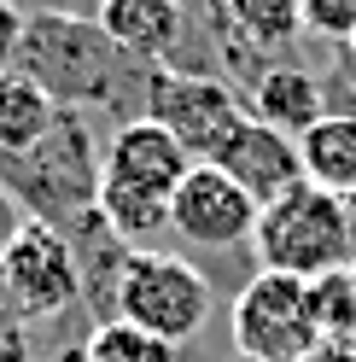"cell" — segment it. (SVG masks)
<instances>
[{
    "label": "cell",
    "instance_id": "5bb4252c",
    "mask_svg": "<svg viewBox=\"0 0 356 362\" xmlns=\"http://www.w3.org/2000/svg\"><path fill=\"white\" fill-rule=\"evenodd\" d=\"M222 24L251 53H269L304 35V0H222Z\"/></svg>",
    "mask_w": 356,
    "mask_h": 362
},
{
    "label": "cell",
    "instance_id": "8992f818",
    "mask_svg": "<svg viewBox=\"0 0 356 362\" xmlns=\"http://www.w3.org/2000/svg\"><path fill=\"white\" fill-rule=\"evenodd\" d=\"M146 117L164 123L187 146L193 164H210L216 146L228 141V129L246 117V105L234 100L228 82H216L205 71H152L146 76Z\"/></svg>",
    "mask_w": 356,
    "mask_h": 362
},
{
    "label": "cell",
    "instance_id": "d4e9b609",
    "mask_svg": "<svg viewBox=\"0 0 356 362\" xmlns=\"http://www.w3.org/2000/svg\"><path fill=\"white\" fill-rule=\"evenodd\" d=\"M0 175H6V158H0Z\"/></svg>",
    "mask_w": 356,
    "mask_h": 362
},
{
    "label": "cell",
    "instance_id": "44dd1931",
    "mask_svg": "<svg viewBox=\"0 0 356 362\" xmlns=\"http://www.w3.org/2000/svg\"><path fill=\"white\" fill-rule=\"evenodd\" d=\"M304 362H356V345H339V339H321Z\"/></svg>",
    "mask_w": 356,
    "mask_h": 362
},
{
    "label": "cell",
    "instance_id": "7402d4cb",
    "mask_svg": "<svg viewBox=\"0 0 356 362\" xmlns=\"http://www.w3.org/2000/svg\"><path fill=\"white\" fill-rule=\"evenodd\" d=\"M18 222H24V216H18V211H12V199L0 193V252H6V240L18 234Z\"/></svg>",
    "mask_w": 356,
    "mask_h": 362
},
{
    "label": "cell",
    "instance_id": "ac0fdd59",
    "mask_svg": "<svg viewBox=\"0 0 356 362\" xmlns=\"http://www.w3.org/2000/svg\"><path fill=\"white\" fill-rule=\"evenodd\" d=\"M304 35L321 41H345L356 35V0H304Z\"/></svg>",
    "mask_w": 356,
    "mask_h": 362
},
{
    "label": "cell",
    "instance_id": "30bf717a",
    "mask_svg": "<svg viewBox=\"0 0 356 362\" xmlns=\"http://www.w3.org/2000/svg\"><path fill=\"white\" fill-rule=\"evenodd\" d=\"M100 30L129 64H164L187 30L175 0H100Z\"/></svg>",
    "mask_w": 356,
    "mask_h": 362
},
{
    "label": "cell",
    "instance_id": "3957f363",
    "mask_svg": "<svg viewBox=\"0 0 356 362\" xmlns=\"http://www.w3.org/2000/svg\"><path fill=\"white\" fill-rule=\"evenodd\" d=\"M210 315V281L187 257L170 252H129L117 269V322L141 327L164 345H182Z\"/></svg>",
    "mask_w": 356,
    "mask_h": 362
},
{
    "label": "cell",
    "instance_id": "4fadbf2b",
    "mask_svg": "<svg viewBox=\"0 0 356 362\" xmlns=\"http://www.w3.org/2000/svg\"><path fill=\"white\" fill-rule=\"evenodd\" d=\"M304 181L333 199H356V117L350 111H327L316 129L298 134Z\"/></svg>",
    "mask_w": 356,
    "mask_h": 362
},
{
    "label": "cell",
    "instance_id": "e0dca14e",
    "mask_svg": "<svg viewBox=\"0 0 356 362\" xmlns=\"http://www.w3.org/2000/svg\"><path fill=\"white\" fill-rule=\"evenodd\" d=\"M309 315H316L321 339L356 345V263L333 269V275H321V281H309Z\"/></svg>",
    "mask_w": 356,
    "mask_h": 362
},
{
    "label": "cell",
    "instance_id": "d6986e66",
    "mask_svg": "<svg viewBox=\"0 0 356 362\" xmlns=\"http://www.w3.org/2000/svg\"><path fill=\"white\" fill-rule=\"evenodd\" d=\"M24 24L30 18L12 6V0H0V71H12L18 64V47H24Z\"/></svg>",
    "mask_w": 356,
    "mask_h": 362
},
{
    "label": "cell",
    "instance_id": "484cf974",
    "mask_svg": "<svg viewBox=\"0 0 356 362\" xmlns=\"http://www.w3.org/2000/svg\"><path fill=\"white\" fill-rule=\"evenodd\" d=\"M350 47H356V35H350Z\"/></svg>",
    "mask_w": 356,
    "mask_h": 362
},
{
    "label": "cell",
    "instance_id": "9a60e30c",
    "mask_svg": "<svg viewBox=\"0 0 356 362\" xmlns=\"http://www.w3.org/2000/svg\"><path fill=\"white\" fill-rule=\"evenodd\" d=\"M100 222L111 228V240L135 245L146 234L170 228V199H152V193H135V187H117V181H100V199H94Z\"/></svg>",
    "mask_w": 356,
    "mask_h": 362
},
{
    "label": "cell",
    "instance_id": "7a4b0ae2",
    "mask_svg": "<svg viewBox=\"0 0 356 362\" xmlns=\"http://www.w3.org/2000/svg\"><path fill=\"white\" fill-rule=\"evenodd\" d=\"M251 245H257V263L269 269V275H292V281H321L333 269L356 263L345 199L309 187V181L257 211Z\"/></svg>",
    "mask_w": 356,
    "mask_h": 362
},
{
    "label": "cell",
    "instance_id": "52a82bcc",
    "mask_svg": "<svg viewBox=\"0 0 356 362\" xmlns=\"http://www.w3.org/2000/svg\"><path fill=\"white\" fill-rule=\"evenodd\" d=\"M170 228L187 245H239L257 228V199L216 164H193L170 199Z\"/></svg>",
    "mask_w": 356,
    "mask_h": 362
},
{
    "label": "cell",
    "instance_id": "9c48e42d",
    "mask_svg": "<svg viewBox=\"0 0 356 362\" xmlns=\"http://www.w3.org/2000/svg\"><path fill=\"white\" fill-rule=\"evenodd\" d=\"M210 164H216L222 175H234L239 187L257 199V211H263V205H275V199H286L292 187H304L298 141H292V134H280V129H269V123H257L251 111L228 129V141L216 146Z\"/></svg>",
    "mask_w": 356,
    "mask_h": 362
},
{
    "label": "cell",
    "instance_id": "ba28073f",
    "mask_svg": "<svg viewBox=\"0 0 356 362\" xmlns=\"http://www.w3.org/2000/svg\"><path fill=\"white\" fill-rule=\"evenodd\" d=\"M187 170H193L187 146L164 123H152L146 111L117 123V134L105 141V158H100V181H117V187H135V193H152V199H175Z\"/></svg>",
    "mask_w": 356,
    "mask_h": 362
},
{
    "label": "cell",
    "instance_id": "277c9868",
    "mask_svg": "<svg viewBox=\"0 0 356 362\" xmlns=\"http://www.w3.org/2000/svg\"><path fill=\"white\" fill-rule=\"evenodd\" d=\"M82 298V257L64 228L24 216L0 252V304L24 322H53Z\"/></svg>",
    "mask_w": 356,
    "mask_h": 362
},
{
    "label": "cell",
    "instance_id": "2e32d148",
    "mask_svg": "<svg viewBox=\"0 0 356 362\" xmlns=\"http://www.w3.org/2000/svg\"><path fill=\"white\" fill-rule=\"evenodd\" d=\"M82 362H182V351L111 315V322H100L82 339Z\"/></svg>",
    "mask_w": 356,
    "mask_h": 362
},
{
    "label": "cell",
    "instance_id": "8fae6325",
    "mask_svg": "<svg viewBox=\"0 0 356 362\" xmlns=\"http://www.w3.org/2000/svg\"><path fill=\"white\" fill-rule=\"evenodd\" d=\"M64 105L24 71H0V158H30L47 134L59 129Z\"/></svg>",
    "mask_w": 356,
    "mask_h": 362
},
{
    "label": "cell",
    "instance_id": "ffe728a7",
    "mask_svg": "<svg viewBox=\"0 0 356 362\" xmlns=\"http://www.w3.org/2000/svg\"><path fill=\"white\" fill-rule=\"evenodd\" d=\"M0 362H30V333H24V315H12L0 304Z\"/></svg>",
    "mask_w": 356,
    "mask_h": 362
},
{
    "label": "cell",
    "instance_id": "6da1fadb",
    "mask_svg": "<svg viewBox=\"0 0 356 362\" xmlns=\"http://www.w3.org/2000/svg\"><path fill=\"white\" fill-rule=\"evenodd\" d=\"M12 71L35 76L59 105H117L123 94V71L129 59L105 41L100 24H88V18H71V12H41L24 24V47H18V64Z\"/></svg>",
    "mask_w": 356,
    "mask_h": 362
},
{
    "label": "cell",
    "instance_id": "5b68a950",
    "mask_svg": "<svg viewBox=\"0 0 356 362\" xmlns=\"http://www.w3.org/2000/svg\"><path fill=\"white\" fill-rule=\"evenodd\" d=\"M321 345L309 315V281L292 275H251V286L234 298V351L246 362H304Z\"/></svg>",
    "mask_w": 356,
    "mask_h": 362
},
{
    "label": "cell",
    "instance_id": "603a6c76",
    "mask_svg": "<svg viewBox=\"0 0 356 362\" xmlns=\"http://www.w3.org/2000/svg\"><path fill=\"white\" fill-rule=\"evenodd\" d=\"M345 211H350V252H356V199H345Z\"/></svg>",
    "mask_w": 356,
    "mask_h": 362
},
{
    "label": "cell",
    "instance_id": "7c38bea8",
    "mask_svg": "<svg viewBox=\"0 0 356 362\" xmlns=\"http://www.w3.org/2000/svg\"><path fill=\"white\" fill-rule=\"evenodd\" d=\"M251 117L298 141L304 129H316V123L327 117V105H321V82L309 76V71H298V64L257 71V82H251Z\"/></svg>",
    "mask_w": 356,
    "mask_h": 362
},
{
    "label": "cell",
    "instance_id": "cb8c5ba5",
    "mask_svg": "<svg viewBox=\"0 0 356 362\" xmlns=\"http://www.w3.org/2000/svg\"><path fill=\"white\" fill-rule=\"evenodd\" d=\"M175 6H182V12H193V6H205V0H175Z\"/></svg>",
    "mask_w": 356,
    "mask_h": 362
}]
</instances>
